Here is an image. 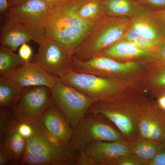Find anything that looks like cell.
<instances>
[{
	"mask_svg": "<svg viewBox=\"0 0 165 165\" xmlns=\"http://www.w3.org/2000/svg\"><path fill=\"white\" fill-rule=\"evenodd\" d=\"M106 16H127L134 14L138 2L136 0H103Z\"/></svg>",
	"mask_w": 165,
	"mask_h": 165,
	"instance_id": "cell-22",
	"label": "cell"
},
{
	"mask_svg": "<svg viewBox=\"0 0 165 165\" xmlns=\"http://www.w3.org/2000/svg\"><path fill=\"white\" fill-rule=\"evenodd\" d=\"M76 165H98L85 152L79 149L76 159Z\"/></svg>",
	"mask_w": 165,
	"mask_h": 165,
	"instance_id": "cell-30",
	"label": "cell"
},
{
	"mask_svg": "<svg viewBox=\"0 0 165 165\" xmlns=\"http://www.w3.org/2000/svg\"><path fill=\"white\" fill-rule=\"evenodd\" d=\"M84 150L98 165H118L123 157L131 153L126 141H95Z\"/></svg>",
	"mask_w": 165,
	"mask_h": 165,
	"instance_id": "cell-14",
	"label": "cell"
},
{
	"mask_svg": "<svg viewBox=\"0 0 165 165\" xmlns=\"http://www.w3.org/2000/svg\"><path fill=\"white\" fill-rule=\"evenodd\" d=\"M0 142L9 154L12 165L20 164L24 155L26 140L20 133L17 121L12 119L6 128Z\"/></svg>",
	"mask_w": 165,
	"mask_h": 165,
	"instance_id": "cell-19",
	"label": "cell"
},
{
	"mask_svg": "<svg viewBox=\"0 0 165 165\" xmlns=\"http://www.w3.org/2000/svg\"><path fill=\"white\" fill-rule=\"evenodd\" d=\"M5 19L0 26V43L14 51L23 44L32 40L30 32L19 22L4 14Z\"/></svg>",
	"mask_w": 165,
	"mask_h": 165,
	"instance_id": "cell-17",
	"label": "cell"
},
{
	"mask_svg": "<svg viewBox=\"0 0 165 165\" xmlns=\"http://www.w3.org/2000/svg\"><path fill=\"white\" fill-rule=\"evenodd\" d=\"M8 8L7 0H0V12L1 14H4Z\"/></svg>",
	"mask_w": 165,
	"mask_h": 165,
	"instance_id": "cell-39",
	"label": "cell"
},
{
	"mask_svg": "<svg viewBox=\"0 0 165 165\" xmlns=\"http://www.w3.org/2000/svg\"><path fill=\"white\" fill-rule=\"evenodd\" d=\"M32 51L31 47L26 43L23 44L18 51V54L25 62L30 61L31 59Z\"/></svg>",
	"mask_w": 165,
	"mask_h": 165,
	"instance_id": "cell-32",
	"label": "cell"
},
{
	"mask_svg": "<svg viewBox=\"0 0 165 165\" xmlns=\"http://www.w3.org/2000/svg\"><path fill=\"white\" fill-rule=\"evenodd\" d=\"M51 90L44 86L24 88L20 100L11 109L12 119L19 121L38 118L53 104Z\"/></svg>",
	"mask_w": 165,
	"mask_h": 165,
	"instance_id": "cell-8",
	"label": "cell"
},
{
	"mask_svg": "<svg viewBox=\"0 0 165 165\" xmlns=\"http://www.w3.org/2000/svg\"><path fill=\"white\" fill-rule=\"evenodd\" d=\"M29 120L34 132L26 139L24 155L20 164L76 165L78 148L69 143L58 144L50 141L41 133L32 119Z\"/></svg>",
	"mask_w": 165,
	"mask_h": 165,
	"instance_id": "cell-2",
	"label": "cell"
},
{
	"mask_svg": "<svg viewBox=\"0 0 165 165\" xmlns=\"http://www.w3.org/2000/svg\"><path fill=\"white\" fill-rule=\"evenodd\" d=\"M4 106L0 108V140L1 141L3 132L8 125L11 121L12 112Z\"/></svg>",
	"mask_w": 165,
	"mask_h": 165,
	"instance_id": "cell-27",
	"label": "cell"
},
{
	"mask_svg": "<svg viewBox=\"0 0 165 165\" xmlns=\"http://www.w3.org/2000/svg\"><path fill=\"white\" fill-rule=\"evenodd\" d=\"M156 14L165 22V10L155 11Z\"/></svg>",
	"mask_w": 165,
	"mask_h": 165,
	"instance_id": "cell-40",
	"label": "cell"
},
{
	"mask_svg": "<svg viewBox=\"0 0 165 165\" xmlns=\"http://www.w3.org/2000/svg\"><path fill=\"white\" fill-rule=\"evenodd\" d=\"M138 65L135 62H122L99 56L82 61L73 55L69 61L70 68L75 72L107 77L120 75L134 70Z\"/></svg>",
	"mask_w": 165,
	"mask_h": 165,
	"instance_id": "cell-10",
	"label": "cell"
},
{
	"mask_svg": "<svg viewBox=\"0 0 165 165\" xmlns=\"http://www.w3.org/2000/svg\"><path fill=\"white\" fill-rule=\"evenodd\" d=\"M145 165H165V142L159 144L154 157Z\"/></svg>",
	"mask_w": 165,
	"mask_h": 165,
	"instance_id": "cell-26",
	"label": "cell"
},
{
	"mask_svg": "<svg viewBox=\"0 0 165 165\" xmlns=\"http://www.w3.org/2000/svg\"><path fill=\"white\" fill-rule=\"evenodd\" d=\"M28 0H7L8 8L13 7L19 6Z\"/></svg>",
	"mask_w": 165,
	"mask_h": 165,
	"instance_id": "cell-38",
	"label": "cell"
},
{
	"mask_svg": "<svg viewBox=\"0 0 165 165\" xmlns=\"http://www.w3.org/2000/svg\"><path fill=\"white\" fill-rule=\"evenodd\" d=\"M62 83L78 90L95 102H119V84L109 77L79 73L69 69L59 78Z\"/></svg>",
	"mask_w": 165,
	"mask_h": 165,
	"instance_id": "cell-4",
	"label": "cell"
},
{
	"mask_svg": "<svg viewBox=\"0 0 165 165\" xmlns=\"http://www.w3.org/2000/svg\"><path fill=\"white\" fill-rule=\"evenodd\" d=\"M53 103L74 128L95 102L75 88L59 81L51 90Z\"/></svg>",
	"mask_w": 165,
	"mask_h": 165,
	"instance_id": "cell-7",
	"label": "cell"
},
{
	"mask_svg": "<svg viewBox=\"0 0 165 165\" xmlns=\"http://www.w3.org/2000/svg\"><path fill=\"white\" fill-rule=\"evenodd\" d=\"M118 165H145V162L130 153L123 157L120 160Z\"/></svg>",
	"mask_w": 165,
	"mask_h": 165,
	"instance_id": "cell-31",
	"label": "cell"
},
{
	"mask_svg": "<svg viewBox=\"0 0 165 165\" xmlns=\"http://www.w3.org/2000/svg\"><path fill=\"white\" fill-rule=\"evenodd\" d=\"M12 165L9 156L2 142L0 144V165Z\"/></svg>",
	"mask_w": 165,
	"mask_h": 165,
	"instance_id": "cell-33",
	"label": "cell"
},
{
	"mask_svg": "<svg viewBox=\"0 0 165 165\" xmlns=\"http://www.w3.org/2000/svg\"><path fill=\"white\" fill-rule=\"evenodd\" d=\"M0 77L20 89L27 87L44 86L51 90L59 81L58 78L30 61L25 62L21 66Z\"/></svg>",
	"mask_w": 165,
	"mask_h": 165,
	"instance_id": "cell-13",
	"label": "cell"
},
{
	"mask_svg": "<svg viewBox=\"0 0 165 165\" xmlns=\"http://www.w3.org/2000/svg\"><path fill=\"white\" fill-rule=\"evenodd\" d=\"M154 50L142 48L122 39L102 51L97 56L117 60L143 57H158Z\"/></svg>",
	"mask_w": 165,
	"mask_h": 165,
	"instance_id": "cell-18",
	"label": "cell"
},
{
	"mask_svg": "<svg viewBox=\"0 0 165 165\" xmlns=\"http://www.w3.org/2000/svg\"><path fill=\"white\" fill-rule=\"evenodd\" d=\"M157 104L160 110L157 112L165 118V95L160 96L158 99Z\"/></svg>",
	"mask_w": 165,
	"mask_h": 165,
	"instance_id": "cell-35",
	"label": "cell"
},
{
	"mask_svg": "<svg viewBox=\"0 0 165 165\" xmlns=\"http://www.w3.org/2000/svg\"><path fill=\"white\" fill-rule=\"evenodd\" d=\"M22 89H19L8 80L0 77V106H4L12 109L20 99Z\"/></svg>",
	"mask_w": 165,
	"mask_h": 165,
	"instance_id": "cell-23",
	"label": "cell"
},
{
	"mask_svg": "<svg viewBox=\"0 0 165 165\" xmlns=\"http://www.w3.org/2000/svg\"><path fill=\"white\" fill-rule=\"evenodd\" d=\"M38 119L52 134L64 143H69L73 128L64 115L54 104Z\"/></svg>",
	"mask_w": 165,
	"mask_h": 165,
	"instance_id": "cell-16",
	"label": "cell"
},
{
	"mask_svg": "<svg viewBox=\"0 0 165 165\" xmlns=\"http://www.w3.org/2000/svg\"><path fill=\"white\" fill-rule=\"evenodd\" d=\"M130 17L105 16L95 23L90 35L73 55L82 61L97 56L123 37L129 28Z\"/></svg>",
	"mask_w": 165,
	"mask_h": 165,
	"instance_id": "cell-3",
	"label": "cell"
},
{
	"mask_svg": "<svg viewBox=\"0 0 165 165\" xmlns=\"http://www.w3.org/2000/svg\"><path fill=\"white\" fill-rule=\"evenodd\" d=\"M136 0L156 11L165 10V0Z\"/></svg>",
	"mask_w": 165,
	"mask_h": 165,
	"instance_id": "cell-29",
	"label": "cell"
},
{
	"mask_svg": "<svg viewBox=\"0 0 165 165\" xmlns=\"http://www.w3.org/2000/svg\"><path fill=\"white\" fill-rule=\"evenodd\" d=\"M129 28L144 38L157 42L165 37V22L155 10L138 2L130 17Z\"/></svg>",
	"mask_w": 165,
	"mask_h": 165,
	"instance_id": "cell-12",
	"label": "cell"
},
{
	"mask_svg": "<svg viewBox=\"0 0 165 165\" xmlns=\"http://www.w3.org/2000/svg\"><path fill=\"white\" fill-rule=\"evenodd\" d=\"M76 12L81 18L94 24L106 16L103 0H81Z\"/></svg>",
	"mask_w": 165,
	"mask_h": 165,
	"instance_id": "cell-20",
	"label": "cell"
},
{
	"mask_svg": "<svg viewBox=\"0 0 165 165\" xmlns=\"http://www.w3.org/2000/svg\"><path fill=\"white\" fill-rule=\"evenodd\" d=\"M17 125L20 133L26 140L33 134L34 128L28 119L17 121Z\"/></svg>",
	"mask_w": 165,
	"mask_h": 165,
	"instance_id": "cell-28",
	"label": "cell"
},
{
	"mask_svg": "<svg viewBox=\"0 0 165 165\" xmlns=\"http://www.w3.org/2000/svg\"><path fill=\"white\" fill-rule=\"evenodd\" d=\"M164 41H165V37L164 38V39L163 40Z\"/></svg>",
	"mask_w": 165,
	"mask_h": 165,
	"instance_id": "cell-41",
	"label": "cell"
},
{
	"mask_svg": "<svg viewBox=\"0 0 165 165\" xmlns=\"http://www.w3.org/2000/svg\"><path fill=\"white\" fill-rule=\"evenodd\" d=\"M138 128V137L159 143L165 142V118L156 111H140Z\"/></svg>",
	"mask_w": 165,
	"mask_h": 165,
	"instance_id": "cell-15",
	"label": "cell"
},
{
	"mask_svg": "<svg viewBox=\"0 0 165 165\" xmlns=\"http://www.w3.org/2000/svg\"><path fill=\"white\" fill-rule=\"evenodd\" d=\"M155 82L156 85L159 86H165V68L158 74Z\"/></svg>",
	"mask_w": 165,
	"mask_h": 165,
	"instance_id": "cell-36",
	"label": "cell"
},
{
	"mask_svg": "<svg viewBox=\"0 0 165 165\" xmlns=\"http://www.w3.org/2000/svg\"><path fill=\"white\" fill-rule=\"evenodd\" d=\"M125 141L110 121L98 114L87 113L73 128L69 144L84 150L90 143L97 141Z\"/></svg>",
	"mask_w": 165,
	"mask_h": 165,
	"instance_id": "cell-5",
	"label": "cell"
},
{
	"mask_svg": "<svg viewBox=\"0 0 165 165\" xmlns=\"http://www.w3.org/2000/svg\"><path fill=\"white\" fill-rule=\"evenodd\" d=\"M50 8L42 0H28L16 7H9L4 14L16 20L31 34L39 44L48 38L45 26Z\"/></svg>",
	"mask_w": 165,
	"mask_h": 165,
	"instance_id": "cell-6",
	"label": "cell"
},
{
	"mask_svg": "<svg viewBox=\"0 0 165 165\" xmlns=\"http://www.w3.org/2000/svg\"><path fill=\"white\" fill-rule=\"evenodd\" d=\"M50 8H53L61 5L71 0H42Z\"/></svg>",
	"mask_w": 165,
	"mask_h": 165,
	"instance_id": "cell-37",
	"label": "cell"
},
{
	"mask_svg": "<svg viewBox=\"0 0 165 165\" xmlns=\"http://www.w3.org/2000/svg\"><path fill=\"white\" fill-rule=\"evenodd\" d=\"M9 47L0 46V76L21 66L25 62L18 54Z\"/></svg>",
	"mask_w": 165,
	"mask_h": 165,
	"instance_id": "cell-24",
	"label": "cell"
},
{
	"mask_svg": "<svg viewBox=\"0 0 165 165\" xmlns=\"http://www.w3.org/2000/svg\"><path fill=\"white\" fill-rule=\"evenodd\" d=\"M121 39L142 48L152 50H155L156 46L160 42L144 38L129 27Z\"/></svg>",
	"mask_w": 165,
	"mask_h": 165,
	"instance_id": "cell-25",
	"label": "cell"
},
{
	"mask_svg": "<svg viewBox=\"0 0 165 165\" xmlns=\"http://www.w3.org/2000/svg\"><path fill=\"white\" fill-rule=\"evenodd\" d=\"M81 1L71 0L50 8L45 26L47 35L61 47L70 59L90 35L95 24L77 14Z\"/></svg>",
	"mask_w": 165,
	"mask_h": 165,
	"instance_id": "cell-1",
	"label": "cell"
},
{
	"mask_svg": "<svg viewBox=\"0 0 165 165\" xmlns=\"http://www.w3.org/2000/svg\"><path fill=\"white\" fill-rule=\"evenodd\" d=\"M156 51L159 58L165 60V41L160 42L156 48Z\"/></svg>",
	"mask_w": 165,
	"mask_h": 165,
	"instance_id": "cell-34",
	"label": "cell"
},
{
	"mask_svg": "<svg viewBox=\"0 0 165 165\" xmlns=\"http://www.w3.org/2000/svg\"><path fill=\"white\" fill-rule=\"evenodd\" d=\"M130 153L146 163L153 159L160 143L138 137L128 141Z\"/></svg>",
	"mask_w": 165,
	"mask_h": 165,
	"instance_id": "cell-21",
	"label": "cell"
},
{
	"mask_svg": "<svg viewBox=\"0 0 165 165\" xmlns=\"http://www.w3.org/2000/svg\"><path fill=\"white\" fill-rule=\"evenodd\" d=\"M118 103L94 102L87 113L104 116L116 127L125 141H132L139 136L138 119L139 111L126 110Z\"/></svg>",
	"mask_w": 165,
	"mask_h": 165,
	"instance_id": "cell-9",
	"label": "cell"
},
{
	"mask_svg": "<svg viewBox=\"0 0 165 165\" xmlns=\"http://www.w3.org/2000/svg\"><path fill=\"white\" fill-rule=\"evenodd\" d=\"M38 44V52L30 61L58 78L70 69V59L56 42L49 38Z\"/></svg>",
	"mask_w": 165,
	"mask_h": 165,
	"instance_id": "cell-11",
	"label": "cell"
}]
</instances>
